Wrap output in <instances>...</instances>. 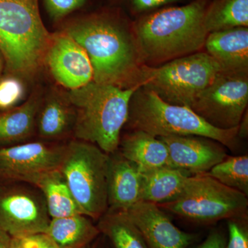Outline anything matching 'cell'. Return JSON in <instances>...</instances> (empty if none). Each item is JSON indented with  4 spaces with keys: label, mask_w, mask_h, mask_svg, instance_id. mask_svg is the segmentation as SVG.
Here are the masks:
<instances>
[{
    "label": "cell",
    "mask_w": 248,
    "mask_h": 248,
    "mask_svg": "<svg viewBox=\"0 0 248 248\" xmlns=\"http://www.w3.org/2000/svg\"><path fill=\"white\" fill-rule=\"evenodd\" d=\"M208 0L161 10L141 18L135 42L142 60L159 64L200 52L208 35L203 17Z\"/></svg>",
    "instance_id": "cell-1"
},
{
    "label": "cell",
    "mask_w": 248,
    "mask_h": 248,
    "mask_svg": "<svg viewBox=\"0 0 248 248\" xmlns=\"http://www.w3.org/2000/svg\"><path fill=\"white\" fill-rule=\"evenodd\" d=\"M241 221L244 220H228L229 240L226 248H248V231L240 223Z\"/></svg>",
    "instance_id": "cell-27"
},
{
    "label": "cell",
    "mask_w": 248,
    "mask_h": 248,
    "mask_svg": "<svg viewBox=\"0 0 248 248\" xmlns=\"http://www.w3.org/2000/svg\"><path fill=\"white\" fill-rule=\"evenodd\" d=\"M117 151L136 165L142 174L171 166L166 145L159 138L141 130H131L121 138Z\"/></svg>",
    "instance_id": "cell-17"
},
{
    "label": "cell",
    "mask_w": 248,
    "mask_h": 248,
    "mask_svg": "<svg viewBox=\"0 0 248 248\" xmlns=\"http://www.w3.org/2000/svg\"><path fill=\"white\" fill-rule=\"evenodd\" d=\"M13 238L0 228V248H10Z\"/></svg>",
    "instance_id": "cell-33"
},
{
    "label": "cell",
    "mask_w": 248,
    "mask_h": 248,
    "mask_svg": "<svg viewBox=\"0 0 248 248\" xmlns=\"http://www.w3.org/2000/svg\"><path fill=\"white\" fill-rule=\"evenodd\" d=\"M19 240L22 248H59L45 233L31 235Z\"/></svg>",
    "instance_id": "cell-29"
},
{
    "label": "cell",
    "mask_w": 248,
    "mask_h": 248,
    "mask_svg": "<svg viewBox=\"0 0 248 248\" xmlns=\"http://www.w3.org/2000/svg\"><path fill=\"white\" fill-rule=\"evenodd\" d=\"M125 126L156 137H203L218 142L229 149L238 144V126L223 130L205 122L190 108L165 102L154 92L140 86L129 104Z\"/></svg>",
    "instance_id": "cell-4"
},
{
    "label": "cell",
    "mask_w": 248,
    "mask_h": 248,
    "mask_svg": "<svg viewBox=\"0 0 248 248\" xmlns=\"http://www.w3.org/2000/svg\"><path fill=\"white\" fill-rule=\"evenodd\" d=\"M0 69H1V60H0Z\"/></svg>",
    "instance_id": "cell-36"
},
{
    "label": "cell",
    "mask_w": 248,
    "mask_h": 248,
    "mask_svg": "<svg viewBox=\"0 0 248 248\" xmlns=\"http://www.w3.org/2000/svg\"><path fill=\"white\" fill-rule=\"evenodd\" d=\"M140 229L148 248H187L196 235L178 228L156 204L140 202L125 211Z\"/></svg>",
    "instance_id": "cell-14"
},
{
    "label": "cell",
    "mask_w": 248,
    "mask_h": 248,
    "mask_svg": "<svg viewBox=\"0 0 248 248\" xmlns=\"http://www.w3.org/2000/svg\"><path fill=\"white\" fill-rule=\"evenodd\" d=\"M143 175L136 165L118 151L109 154L107 170L108 210L126 211L141 202Z\"/></svg>",
    "instance_id": "cell-15"
},
{
    "label": "cell",
    "mask_w": 248,
    "mask_h": 248,
    "mask_svg": "<svg viewBox=\"0 0 248 248\" xmlns=\"http://www.w3.org/2000/svg\"><path fill=\"white\" fill-rule=\"evenodd\" d=\"M97 221L98 229L113 248H148L140 229L125 211L107 210Z\"/></svg>",
    "instance_id": "cell-23"
},
{
    "label": "cell",
    "mask_w": 248,
    "mask_h": 248,
    "mask_svg": "<svg viewBox=\"0 0 248 248\" xmlns=\"http://www.w3.org/2000/svg\"><path fill=\"white\" fill-rule=\"evenodd\" d=\"M35 186L45 197L50 218L82 214L60 170L45 174Z\"/></svg>",
    "instance_id": "cell-22"
},
{
    "label": "cell",
    "mask_w": 248,
    "mask_h": 248,
    "mask_svg": "<svg viewBox=\"0 0 248 248\" xmlns=\"http://www.w3.org/2000/svg\"><path fill=\"white\" fill-rule=\"evenodd\" d=\"M67 143L30 141L1 148L0 184L21 182L35 186L45 174L60 169Z\"/></svg>",
    "instance_id": "cell-11"
},
{
    "label": "cell",
    "mask_w": 248,
    "mask_h": 248,
    "mask_svg": "<svg viewBox=\"0 0 248 248\" xmlns=\"http://www.w3.org/2000/svg\"><path fill=\"white\" fill-rule=\"evenodd\" d=\"M77 113L67 101L50 98L39 108L36 117L35 132L42 141L59 143L72 133L74 136Z\"/></svg>",
    "instance_id": "cell-18"
},
{
    "label": "cell",
    "mask_w": 248,
    "mask_h": 248,
    "mask_svg": "<svg viewBox=\"0 0 248 248\" xmlns=\"http://www.w3.org/2000/svg\"><path fill=\"white\" fill-rule=\"evenodd\" d=\"M222 73L248 75V28L210 32L205 46Z\"/></svg>",
    "instance_id": "cell-16"
},
{
    "label": "cell",
    "mask_w": 248,
    "mask_h": 248,
    "mask_svg": "<svg viewBox=\"0 0 248 248\" xmlns=\"http://www.w3.org/2000/svg\"><path fill=\"white\" fill-rule=\"evenodd\" d=\"M141 202L158 204L177 199L185 188L190 174L182 170L166 166L142 174Z\"/></svg>",
    "instance_id": "cell-21"
},
{
    "label": "cell",
    "mask_w": 248,
    "mask_h": 248,
    "mask_svg": "<svg viewBox=\"0 0 248 248\" xmlns=\"http://www.w3.org/2000/svg\"><path fill=\"white\" fill-rule=\"evenodd\" d=\"M50 219L37 187L21 182L0 184V228L11 237L45 233Z\"/></svg>",
    "instance_id": "cell-9"
},
{
    "label": "cell",
    "mask_w": 248,
    "mask_h": 248,
    "mask_svg": "<svg viewBox=\"0 0 248 248\" xmlns=\"http://www.w3.org/2000/svg\"><path fill=\"white\" fill-rule=\"evenodd\" d=\"M221 68L206 52H197L159 66L142 65L136 85L151 90L169 104L190 107Z\"/></svg>",
    "instance_id": "cell-6"
},
{
    "label": "cell",
    "mask_w": 248,
    "mask_h": 248,
    "mask_svg": "<svg viewBox=\"0 0 248 248\" xmlns=\"http://www.w3.org/2000/svg\"><path fill=\"white\" fill-rule=\"evenodd\" d=\"M156 205L195 223L248 218L247 196L223 185L207 173L190 176L180 196Z\"/></svg>",
    "instance_id": "cell-8"
},
{
    "label": "cell",
    "mask_w": 248,
    "mask_h": 248,
    "mask_svg": "<svg viewBox=\"0 0 248 248\" xmlns=\"http://www.w3.org/2000/svg\"><path fill=\"white\" fill-rule=\"evenodd\" d=\"M140 86L122 89L92 81L70 90L66 101L76 110V140L93 143L107 154L117 151L128 119L130 99Z\"/></svg>",
    "instance_id": "cell-3"
},
{
    "label": "cell",
    "mask_w": 248,
    "mask_h": 248,
    "mask_svg": "<svg viewBox=\"0 0 248 248\" xmlns=\"http://www.w3.org/2000/svg\"><path fill=\"white\" fill-rule=\"evenodd\" d=\"M208 175L223 185L248 195V156H227L210 169Z\"/></svg>",
    "instance_id": "cell-25"
},
{
    "label": "cell",
    "mask_w": 248,
    "mask_h": 248,
    "mask_svg": "<svg viewBox=\"0 0 248 248\" xmlns=\"http://www.w3.org/2000/svg\"><path fill=\"white\" fill-rule=\"evenodd\" d=\"M208 33L248 27V0H215L208 5L203 17Z\"/></svg>",
    "instance_id": "cell-24"
},
{
    "label": "cell",
    "mask_w": 248,
    "mask_h": 248,
    "mask_svg": "<svg viewBox=\"0 0 248 248\" xmlns=\"http://www.w3.org/2000/svg\"><path fill=\"white\" fill-rule=\"evenodd\" d=\"M226 239L221 233L213 232L207 239L195 248H226Z\"/></svg>",
    "instance_id": "cell-31"
},
{
    "label": "cell",
    "mask_w": 248,
    "mask_h": 248,
    "mask_svg": "<svg viewBox=\"0 0 248 248\" xmlns=\"http://www.w3.org/2000/svg\"><path fill=\"white\" fill-rule=\"evenodd\" d=\"M10 248H22V246H21L20 240L13 238Z\"/></svg>",
    "instance_id": "cell-34"
},
{
    "label": "cell",
    "mask_w": 248,
    "mask_h": 248,
    "mask_svg": "<svg viewBox=\"0 0 248 248\" xmlns=\"http://www.w3.org/2000/svg\"><path fill=\"white\" fill-rule=\"evenodd\" d=\"M248 134V110L245 112L239 125H238V138H246Z\"/></svg>",
    "instance_id": "cell-32"
},
{
    "label": "cell",
    "mask_w": 248,
    "mask_h": 248,
    "mask_svg": "<svg viewBox=\"0 0 248 248\" xmlns=\"http://www.w3.org/2000/svg\"><path fill=\"white\" fill-rule=\"evenodd\" d=\"M158 138L167 146L171 166L192 176L208 172L228 156L223 145L203 137L172 135Z\"/></svg>",
    "instance_id": "cell-13"
},
{
    "label": "cell",
    "mask_w": 248,
    "mask_h": 248,
    "mask_svg": "<svg viewBox=\"0 0 248 248\" xmlns=\"http://www.w3.org/2000/svg\"><path fill=\"white\" fill-rule=\"evenodd\" d=\"M108 159L109 154L96 145L76 139L67 143L60 169L81 213L94 221L108 208Z\"/></svg>",
    "instance_id": "cell-7"
},
{
    "label": "cell",
    "mask_w": 248,
    "mask_h": 248,
    "mask_svg": "<svg viewBox=\"0 0 248 248\" xmlns=\"http://www.w3.org/2000/svg\"><path fill=\"white\" fill-rule=\"evenodd\" d=\"M93 221L83 214L51 218L45 234L59 248H88L101 234Z\"/></svg>",
    "instance_id": "cell-20"
},
{
    "label": "cell",
    "mask_w": 248,
    "mask_h": 248,
    "mask_svg": "<svg viewBox=\"0 0 248 248\" xmlns=\"http://www.w3.org/2000/svg\"><path fill=\"white\" fill-rule=\"evenodd\" d=\"M51 17L58 19L82 6L86 0H45Z\"/></svg>",
    "instance_id": "cell-28"
},
{
    "label": "cell",
    "mask_w": 248,
    "mask_h": 248,
    "mask_svg": "<svg viewBox=\"0 0 248 248\" xmlns=\"http://www.w3.org/2000/svg\"><path fill=\"white\" fill-rule=\"evenodd\" d=\"M64 32L87 54L93 81L122 89L137 86L143 60L135 39L123 27L106 18L93 17L68 26Z\"/></svg>",
    "instance_id": "cell-2"
},
{
    "label": "cell",
    "mask_w": 248,
    "mask_h": 248,
    "mask_svg": "<svg viewBox=\"0 0 248 248\" xmlns=\"http://www.w3.org/2000/svg\"><path fill=\"white\" fill-rule=\"evenodd\" d=\"M52 38L37 0H0V50L11 73L30 76L38 71Z\"/></svg>",
    "instance_id": "cell-5"
},
{
    "label": "cell",
    "mask_w": 248,
    "mask_h": 248,
    "mask_svg": "<svg viewBox=\"0 0 248 248\" xmlns=\"http://www.w3.org/2000/svg\"><path fill=\"white\" fill-rule=\"evenodd\" d=\"M248 104V75L220 72L190 108L215 128L228 130L239 125Z\"/></svg>",
    "instance_id": "cell-10"
},
{
    "label": "cell",
    "mask_w": 248,
    "mask_h": 248,
    "mask_svg": "<svg viewBox=\"0 0 248 248\" xmlns=\"http://www.w3.org/2000/svg\"><path fill=\"white\" fill-rule=\"evenodd\" d=\"M24 88L19 79L13 77L4 78L0 81V110H9L16 107L22 100Z\"/></svg>",
    "instance_id": "cell-26"
},
{
    "label": "cell",
    "mask_w": 248,
    "mask_h": 248,
    "mask_svg": "<svg viewBox=\"0 0 248 248\" xmlns=\"http://www.w3.org/2000/svg\"><path fill=\"white\" fill-rule=\"evenodd\" d=\"M134 9L139 12L149 11L164 5L179 2L182 0H131Z\"/></svg>",
    "instance_id": "cell-30"
},
{
    "label": "cell",
    "mask_w": 248,
    "mask_h": 248,
    "mask_svg": "<svg viewBox=\"0 0 248 248\" xmlns=\"http://www.w3.org/2000/svg\"><path fill=\"white\" fill-rule=\"evenodd\" d=\"M45 62L54 79L66 89H79L93 80L87 54L65 32L53 36Z\"/></svg>",
    "instance_id": "cell-12"
},
{
    "label": "cell",
    "mask_w": 248,
    "mask_h": 248,
    "mask_svg": "<svg viewBox=\"0 0 248 248\" xmlns=\"http://www.w3.org/2000/svg\"><path fill=\"white\" fill-rule=\"evenodd\" d=\"M41 103L40 97L33 94L22 105L0 113V149L30 141L35 133Z\"/></svg>",
    "instance_id": "cell-19"
},
{
    "label": "cell",
    "mask_w": 248,
    "mask_h": 248,
    "mask_svg": "<svg viewBox=\"0 0 248 248\" xmlns=\"http://www.w3.org/2000/svg\"><path fill=\"white\" fill-rule=\"evenodd\" d=\"M88 248H104V247L102 244H101L100 241L95 240Z\"/></svg>",
    "instance_id": "cell-35"
}]
</instances>
